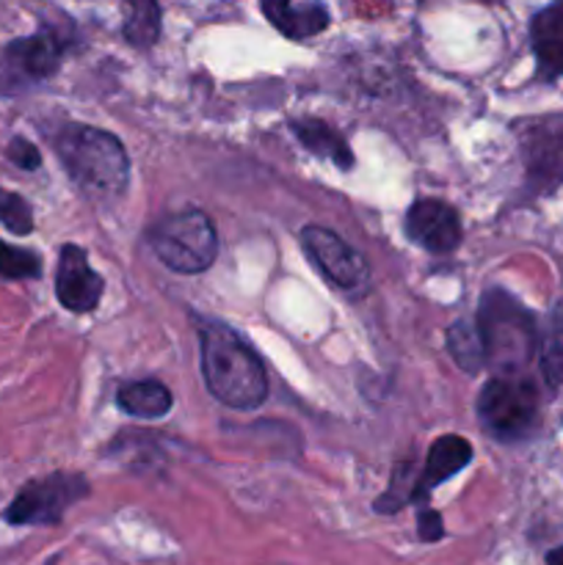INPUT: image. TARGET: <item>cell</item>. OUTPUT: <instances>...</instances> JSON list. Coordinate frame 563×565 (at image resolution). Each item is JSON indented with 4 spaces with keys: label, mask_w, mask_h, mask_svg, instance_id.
<instances>
[{
    "label": "cell",
    "mask_w": 563,
    "mask_h": 565,
    "mask_svg": "<svg viewBox=\"0 0 563 565\" xmlns=\"http://www.w3.org/2000/svg\"><path fill=\"white\" fill-rule=\"evenodd\" d=\"M0 224L14 235H28L33 230V213L25 199L3 188H0Z\"/></svg>",
    "instance_id": "obj_21"
},
{
    "label": "cell",
    "mask_w": 563,
    "mask_h": 565,
    "mask_svg": "<svg viewBox=\"0 0 563 565\" xmlns=\"http://www.w3.org/2000/svg\"><path fill=\"white\" fill-rule=\"evenodd\" d=\"M103 276L94 274L86 252L81 246L61 248L59 274H55V296H59L61 307L77 315L92 312L103 298Z\"/></svg>",
    "instance_id": "obj_11"
},
{
    "label": "cell",
    "mask_w": 563,
    "mask_h": 565,
    "mask_svg": "<svg viewBox=\"0 0 563 565\" xmlns=\"http://www.w3.org/2000/svg\"><path fill=\"white\" fill-rule=\"evenodd\" d=\"M0 276L3 279H36L42 276V263L28 248L0 241Z\"/></svg>",
    "instance_id": "obj_20"
},
{
    "label": "cell",
    "mask_w": 563,
    "mask_h": 565,
    "mask_svg": "<svg viewBox=\"0 0 563 565\" xmlns=\"http://www.w3.org/2000/svg\"><path fill=\"white\" fill-rule=\"evenodd\" d=\"M55 152L70 180L86 196L105 202L125 193L130 180V160L114 132L88 125H70L55 138Z\"/></svg>",
    "instance_id": "obj_2"
},
{
    "label": "cell",
    "mask_w": 563,
    "mask_h": 565,
    "mask_svg": "<svg viewBox=\"0 0 563 565\" xmlns=\"http://www.w3.org/2000/svg\"><path fill=\"white\" fill-rule=\"evenodd\" d=\"M301 246L309 254L315 268L340 290H359L368 285L370 268L357 248L348 246L340 235L323 226H307L301 230Z\"/></svg>",
    "instance_id": "obj_9"
},
{
    "label": "cell",
    "mask_w": 563,
    "mask_h": 565,
    "mask_svg": "<svg viewBox=\"0 0 563 565\" xmlns=\"http://www.w3.org/2000/svg\"><path fill=\"white\" fill-rule=\"evenodd\" d=\"M88 494V483L81 475L55 472L42 480H31L20 489L6 511L9 524H59L66 508Z\"/></svg>",
    "instance_id": "obj_6"
},
{
    "label": "cell",
    "mask_w": 563,
    "mask_h": 565,
    "mask_svg": "<svg viewBox=\"0 0 563 565\" xmlns=\"http://www.w3.org/2000/svg\"><path fill=\"white\" fill-rule=\"evenodd\" d=\"M202 375L210 395L230 408H257L268 395V379L257 353L232 329L215 320L199 326Z\"/></svg>",
    "instance_id": "obj_1"
},
{
    "label": "cell",
    "mask_w": 563,
    "mask_h": 565,
    "mask_svg": "<svg viewBox=\"0 0 563 565\" xmlns=\"http://www.w3.org/2000/svg\"><path fill=\"white\" fill-rule=\"evenodd\" d=\"M270 25L279 28L287 39H309L329 25V11L323 3H307L301 9L293 6V0H259Z\"/></svg>",
    "instance_id": "obj_14"
},
{
    "label": "cell",
    "mask_w": 563,
    "mask_h": 565,
    "mask_svg": "<svg viewBox=\"0 0 563 565\" xmlns=\"http://www.w3.org/2000/svg\"><path fill=\"white\" fill-rule=\"evenodd\" d=\"M130 17L125 22L127 42L136 47H152L160 36V6L158 0H127Z\"/></svg>",
    "instance_id": "obj_19"
},
{
    "label": "cell",
    "mask_w": 563,
    "mask_h": 565,
    "mask_svg": "<svg viewBox=\"0 0 563 565\" xmlns=\"http://www.w3.org/2000/svg\"><path fill=\"white\" fill-rule=\"evenodd\" d=\"M447 351H450L453 362L464 370L467 375H475L486 364L484 340L475 320H456L447 329Z\"/></svg>",
    "instance_id": "obj_17"
},
{
    "label": "cell",
    "mask_w": 563,
    "mask_h": 565,
    "mask_svg": "<svg viewBox=\"0 0 563 565\" xmlns=\"http://www.w3.org/2000/svg\"><path fill=\"white\" fill-rule=\"evenodd\" d=\"M469 461H472V445L464 436L447 434L442 439H436L431 445L428 458H425L423 475H419L417 486H414V500H425L431 494V489H436L445 480H450L453 475L461 472Z\"/></svg>",
    "instance_id": "obj_12"
},
{
    "label": "cell",
    "mask_w": 563,
    "mask_h": 565,
    "mask_svg": "<svg viewBox=\"0 0 563 565\" xmlns=\"http://www.w3.org/2000/svg\"><path fill=\"white\" fill-rule=\"evenodd\" d=\"M293 132H296V138L309 149V152L318 154V158L331 160L337 169L348 171L353 166V154L348 141L334 130V127L326 125V121L296 119L293 121Z\"/></svg>",
    "instance_id": "obj_15"
},
{
    "label": "cell",
    "mask_w": 563,
    "mask_h": 565,
    "mask_svg": "<svg viewBox=\"0 0 563 565\" xmlns=\"http://www.w3.org/2000/svg\"><path fill=\"white\" fill-rule=\"evenodd\" d=\"M445 535L442 527V516L436 511H423L419 513V539L423 541H439Z\"/></svg>",
    "instance_id": "obj_23"
},
{
    "label": "cell",
    "mask_w": 563,
    "mask_h": 565,
    "mask_svg": "<svg viewBox=\"0 0 563 565\" xmlns=\"http://www.w3.org/2000/svg\"><path fill=\"white\" fill-rule=\"evenodd\" d=\"M519 147L530 191H555L563 182V116H546L519 127Z\"/></svg>",
    "instance_id": "obj_8"
},
{
    "label": "cell",
    "mask_w": 563,
    "mask_h": 565,
    "mask_svg": "<svg viewBox=\"0 0 563 565\" xmlns=\"http://www.w3.org/2000/svg\"><path fill=\"white\" fill-rule=\"evenodd\" d=\"M530 39H533V53L541 72L550 77L563 75V0H552L533 17Z\"/></svg>",
    "instance_id": "obj_13"
},
{
    "label": "cell",
    "mask_w": 563,
    "mask_h": 565,
    "mask_svg": "<svg viewBox=\"0 0 563 565\" xmlns=\"http://www.w3.org/2000/svg\"><path fill=\"white\" fill-rule=\"evenodd\" d=\"M6 154H9L11 163H17L20 169H25V171L39 169V163H42V154H39V149L33 147L31 141H25V138H14V141L9 143V149H6Z\"/></svg>",
    "instance_id": "obj_22"
},
{
    "label": "cell",
    "mask_w": 563,
    "mask_h": 565,
    "mask_svg": "<svg viewBox=\"0 0 563 565\" xmlns=\"http://www.w3.org/2000/svg\"><path fill=\"white\" fill-rule=\"evenodd\" d=\"M541 373L550 390L563 384V307L550 315V323L541 337Z\"/></svg>",
    "instance_id": "obj_18"
},
{
    "label": "cell",
    "mask_w": 563,
    "mask_h": 565,
    "mask_svg": "<svg viewBox=\"0 0 563 565\" xmlns=\"http://www.w3.org/2000/svg\"><path fill=\"white\" fill-rule=\"evenodd\" d=\"M64 55V39L55 31H39L6 44L0 53V94H17L55 75Z\"/></svg>",
    "instance_id": "obj_7"
},
{
    "label": "cell",
    "mask_w": 563,
    "mask_h": 565,
    "mask_svg": "<svg viewBox=\"0 0 563 565\" xmlns=\"http://www.w3.org/2000/svg\"><path fill=\"white\" fill-rule=\"evenodd\" d=\"M149 246L155 257L174 274H202L215 263L219 237L210 218L199 210L166 215L149 232Z\"/></svg>",
    "instance_id": "obj_4"
},
{
    "label": "cell",
    "mask_w": 563,
    "mask_h": 565,
    "mask_svg": "<svg viewBox=\"0 0 563 565\" xmlns=\"http://www.w3.org/2000/svg\"><path fill=\"white\" fill-rule=\"evenodd\" d=\"M546 565H563V546H557V550L546 555Z\"/></svg>",
    "instance_id": "obj_24"
},
{
    "label": "cell",
    "mask_w": 563,
    "mask_h": 565,
    "mask_svg": "<svg viewBox=\"0 0 563 565\" xmlns=\"http://www.w3.org/2000/svg\"><path fill=\"white\" fill-rule=\"evenodd\" d=\"M171 403V392L166 390L160 381H132V384H125L116 395V406L121 408L125 414L138 419H160L169 414Z\"/></svg>",
    "instance_id": "obj_16"
},
{
    "label": "cell",
    "mask_w": 563,
    "mask_h": 565,
    "mask_svg": "<svg viewBox=\"0 0 563 565\" xmlns=\"http://www.w3.org/2000/svg\"><path fill=\"white\" fill-rule=\"evenodd\" d=\"M478 417L495 439L517 441L539 419V392L522 373H497L478 397Z\"/></svg>",
    "instance_id": "obj_5"
},
{
    "label": "cell",
    "mask_w": 563,
    "mask_h": 565,
    "mask_svg": "<svg viewBox=\"0 0 563 565\" xmlns=\"http://www.w3.org/2000/svg\"><path fill=\"white\" fill-rule=\"evenodd\" d=\"M478 331L486 364L500 373H522L535 353V318L506 290H489L480 298Z\"/></svg>",
    "instance_id": "obj_3"
},
{
    "label": "cell",
    "mask_w": 563,
    "mask_h": 565,
    "mask_svg": "<svg viewBox=\"0 0 563 565\" xmlns=\"http://www.w3.org/2000/svg\"><path fill=\"white\" fill-rule=\"evenodd\" d=\"M406 235L431 254H450L461 243V221L450 204L419 199L406 213Z\"/></svg>",
    "instance_id": "obj_10"
}]
</instances>
